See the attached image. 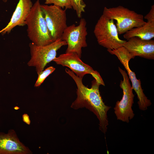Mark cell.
I'll return each instance as SVG.
<instances>
[{
    "label": "cell",
    "instance_id": "cell-1",
    "mask_svg": "<svg viewBox=\"0 0 154 154\" xmlns=\"http://www.w3.org/2000/svg\"><path fill=\"white\" fill-rule=\"evenodd\" d=\"M65 71L73 79L77 87V97L71 107L75 110L86 108L93 112L99 121V129L105 134L108 125L107 113L111 107L103 101L99 90L100 84L94 79L92 82L91 88H89L83 84L82 78L67 68Z\"/></svg>",
    "mask_w": 154,
    "mask_h": 154
},
{
    "label": "cell",
    "instance_id": "cell-2",
    "mask_svg": "<svg viewBox=\"0 0 154 154\" xmlns=\"http://www.w3.org/2000/svg\"><path fill=\"white\" fill-rule=\"evenodd\" d=\"M37 0L31 8L25 22L27 27L28 36L32 42L39 46L48 45L54 42L41 8Z\"/></svg>",
    "mask_w": 154,
    "mask_h": 154
},
{
    "label": "cell",
    "instance_id": "cell-3",
    "mask_svg": "<svg viewBox=\"0 0 154 154\" xmlns=\"http://www.w3.org/2000/svg\"><path fill=\"white\" fill-rule=\"evenodd\" d=\"M102 14L116 21V25L119 35L124 34L133 28L143 25L146 22L142 15L121 5L109 8L105 7Z\"/></svg>",
    "mask_w": 154,
    "mask_h": 154
},
{
    "label": "cell",
    "instance_id": "cell-4",
    "mask_svg": "<svg viewBox=\"0 0 154 154\" xmlns=\"http://www.w3.org/2000/svg\"><path fill=\"white\" fill-rule=\"evenodd\" d=\"M94 33L99 44L107 50L116 49L123 46L126 41L119 38L114 20L103 14L95 25Z\"/></svg>",
    "mask_w": 154,
    "mask_h": 154
},
{
    "label": "cell",
    "instance_id": "cell-5",
    "mask_svg": "<svg viewBox=\"0 0 154 154\" xmlns=\"http://www.w3.org/2000/svg\"><path fill=\"white\" fill-rule=\"evenodd\" d=\"M67 45L66 42L61 38L44 46H37L32 42L30 43L29 46L31 58L27 63L28 66L35 67L38 74L44 70L48 63L56 57L58 50L62 46Z\"/></svg>",
    "mask_w": 154,
    "mask_h": 154
},
{
    "label": "cell",
    "instance_id": "cell-6",
    "mask_svg": "<svg viewBox=\"0 0 154 154\" xmlns=\"http://www.w3.org/2000/svg\"><path fill=\"white\" fill-rule=\"evenodd\" d=\"M118 70L123 79L121 80L119 85L123 94L121 100L116 102L114 112L117 120L128 123L135 116L132 108L135 95L127 74L119 67Z\"/></svg>",
    "mask_w": 154,
    "mask_h": 154
},
{
    "label": "cell",
    "instance_id": "cell-7",
    "mask_svg": "<svg viewBox=\"0 0 154 154\" xmlns=\"http://www.w3.org/2000/svg\"><path fill=\"white\" fill-rule=\"evenodd\" d=\"M107 51L110 54L116 56L126 70L129 78L132 83V88L137 95L139 108L142 111L146 110L147 108L151 104V100L147 98L143 92L140 80L137 78L135 72L131 70L129 66V61L135 57L129 53L123 46L117 49L107 50Z\"/></svg>",
    "mask_w": 154,
    "mask_h": 154
},
{
    "label": "cell",
    "instance_id": "cell-8",
    "mask_svg": "<svg viewBox=\"0 0 154 154\" xmlns=\"http://www.w3.org/2000/svg\"><path fill=\"white\" fill-rule=\"evenodd\" d=\"M86 25L85 19L82 18L78 25L74 24L67 26L64 30L60 38L67 43L68 46L66 53H76L81 58L82 48L87 46Z\"/></svg>",
    "mask_w": 154,
    "mask_h": 154
},
{
    "label": "cell",
    "instance_id": "cell-9",
    "mask_svg": "<svg viewBox=\"0 0 154 154\" xmlns=\"http://www.w3.org/2000/svg\"><path fill=\"white\" fill-rule=\"evenodd\" d=\"M41 8L53 41L60 38L66 24V9L53 5H41Z\"/></svg>",
    "mask_w": 154,
    "mask_h": 154
},
{
    "label": "cell",
    "instance_id": "cell-10",
    "mask_svg": "<svg viewBox=\"0 0 154 154\" xmlns=\"http://www.w3.org/2000/svg\"><path fill=\"white\" fill-rule=\"evenodd\" d=\"M53 61L57 64L69 68L78 77L83 78L87 74H91L100 85L105 86L99 73L89 65L83 62L75 53H65L56 57Z\"/></svg>",
    "mask_w": 154,
    "mask_h": 154
},
{
    "label": "cell",
    "instance_id": "cell-11",
    "mask_svg": "<svg viewBox=\"0 0 154 154\" xmlns=\"http://www.w3.org/2000/svg\"><path fill=\"white\" fill-rule=\"evenodd\" d=\"M32 153L29 148L20 141L14 130H9L7 133L0 132V154Z\"/></svg>",
    "mask_w": 154,
    "mask_h": 154
},
{
    "label": "cell",
    "instance_id": "cell-12",
    "mask_svg": "<svg viewBox=\"0 0 154 154\" xmlns=\"http://www.w3.org/2000/svg\"><path fill=\"white\" fill-rule=\"evenodd\" d=\"M123 46L135 57L154 59V40H145L137 37L129 39Z\"/></svg>",
    "mask_w": 154,
    "mask_h": 154
},
{
    "label": "cell",
    "instance_id": "cell-13",
    "mask_svg": "<svg viewBox=\"0 0 154 154\" xmlns=\"http://www.w3.org/2000/svg\"><path fill=\"white\" fill-rule=\"evenodd\" d=\"M33 5L31 0H19L9 22L0 33L3 35L9 34L17 26H23L25 25L26 19Z\"/></svg>",
    "mask_w": 154,
    "mask_h": 154
},
{
    "label": "cell",
    "instance_id": "cell-14",
    "mask_svg": "<svg viewBox=\"0 0 154 154\" xmlns=\"http://www.w3.org/2000/svg\"><path fill=\"white\" fill-rule=\"evenodd\" d=\"M123 37L127 40L133 37L151 40L154 37V22H147L141 26L133 28L125 33Z\"/></svg>",
    "mask_w": 154,
    "mask_h": 154
},
{
    "label": "cell",
    "instance_id": "cell-15",
    "mask_svg": "<svg viewBox=\"0 0 154 154\" xmlns=\"http://www.w3.org/2000/svg\"><path fill=\"white\" fill-rule=\"evenodd\" d=\"M72 8L76 11L78 18L81 17L82 13L85 12L86 5L83 0H70Z\"/></svg>",
    "mask_w": 154,
    "mask_h": 154
},
{
    "label": "cell",
    "instance_id": "cell-16",
    "mask_svg": "<svg viewBox=\"0 0 154 154\" xmlns=\"http://www.w3.org/2000/svg\"><path fill=\"white\" fill-rule=\"evenodd\" d=\"M55 70V68L54 67L50 66L40 72L38 74V77L35 84V87L39 86L46 78L54 71Z\"/></svg>",
    "mask_w": 154,
    "mask_h": 154
},
{
    "label": "cell",
    "instance_id": "cell-17",
    "mask_svg": "<svg viewBox=\"0 0 154 154\" xmlns=\"http://www.w3.org/2000/svg\"><path fill=\"white\" fill-rule=\"evenodd\" d=\"M45 4L53 5L58 6L62 9L64 8L65 9H72L70 0H45Z\"/></svg>",
    "mask_w": 154,
    "mask_h": 154
},
{
    "label": "cell",
    "instance_id": "cell-18",
    "mask_svg": "<svg viewBox=\"0 0 154 154\" xmlns=\"http://www.w3.org/2000/svg\"><path fill=\"white\" fill-rule=\"evenodd\" d=\"M144 18L147 20V22H154V5L151 6V9L149 12L144 17Z\"/></svg>",
    "mask_w": 154,
    "mask_h": 154
},
{
    "label": "cell",
    "instance_id": "cell-19",
    "mask_svg": "<svg viewBox=\"0 0 154 154\" xmlns=\"http://www.w3.org/2000/svg\"><path fill=\"white\" fill-rule=\"evenodd\" d=\"M23 120L25 123L28 125L31 123V121L29 115L26 114H24L22 115Z\"/></svg>",
    "mask_w": 154,
    "mask_h": 154
},
{
    "label": "cell",
    "instance_id": "cell-20",
    "mask_svg": "<svg viewBox=\"0 0 154 154\" xmlns=\"http://www.w3.org/2000/svg\"><path fill=\"white\" fill-rule=\"evenodd\" d=\"M7 0H3V1L5 2H6Z\"/></svg>",
    "mask_w": 154,
    "mask_h": 154
}]
</instances>
